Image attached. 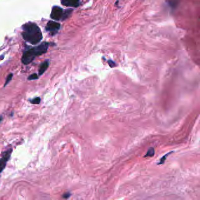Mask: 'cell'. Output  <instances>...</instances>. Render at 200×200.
I'll list each match as a JSON object with an SVG mask.
<instances>
[{"label": "cell", "instance_id": "cell-1", "mask_svg": "<svg viewBox=\"0 0 200 200\" xmlns=\"http://www.w3.org/2000/svg\"><path fill=\"white\" fill-rule=\"evenodd\" d=\"M22 36L23 39L32 45H35L42 41V34L39 26L33 22H28L22 26Z\"/></svg>", "mask_w": 200, "mask_h": 200}, {"label": "cell", "instance_id": "cell-2", "mask_svg": "<svg viewBox=\"0 0 200 200\" xmlns=\"http://www.w3.org/2000/svg\"><path fill=\"white\" fill-rule=\"evenodd\" d=\"M49 43L43 42L41 45L28 49L23 53L22 57V62L24 65H28L35 59L37 57L42 55L47 52Z\"/></svg>", "mask_w": 200, "mask_h": 200}, {"label": "cell", "instance_id": "cell-3", "mask_svg": "<svg viewBox=\"0 0 200 200\" xmlns=\"http://www.w3.org/2000/svg\"><path fill=\"white\" fill-rule=\"evenodd\" d=\"M12 152V149H9L7 151L3 153L2 155V157L0 158V174L2 171L5 169L7 163L10 158Z\"/></svg>", "mask_w": 200, "mask_h": 200}, {"label": "cell", "instance_id": "cell-4", "mask_svg": "<svg viewBox=\"0 0 200 200\" xmlns=\"http://www.w3.org/2000/svg\"><path fill=\"white\" fill-rule=\"evenodd\" d=\"M63 12L62 8L58 6H54L52 9V12L51 14V18L54 20H60L62 18L63 19Z\"/></svg>", "mask_w": 200, "mask_h": 200}, {"label": "cell", "instance_id": "cell-5", "mask_svg": "<svg viewBox=\"0 0 200 200\" xmlns=\"http://www.w3.org/2000/svg\"><path fill=\"white\" fill-rule=\"evenodd\" d=\"M60 27L61 25L58 22L50 21L48 22L45 29L47 31L49 32L52 35H54L56 33H57V32L60 29Z\"/></svg>", "mask_w": 200, "mask_h": 200}, {"label": "cell", "instance_id": "cell-6", "mask_svg": "<svg viewBox=\"0 0 200 200\" xmlns=\"http://www.w3.org/2000/svg\"><path fill=\"white\" fill-rule=\"evenodd\" d=\"M61 3L66 7H77L79 5V0H62Z\"/></svg>", "mask_w": 200, "mask_h": 200}, {"label": "cell", "instance_id": "cell-7", "mask_svg": "<svg viewBox=\"0 0 200 200\" xmlns=\"http://www.w3.org/2000/svg\"><path fill=\"white\" fill-rule=\"evenodd\" d=\"M49 65V62L48 60H47L42 63V64L40 65L39 69V76L44 74V72L47 70Z\"/></svg>", "mask_w": 200, "mask_h": 200}, {"label": "cell", "instance_id": "cell-8", "mask_svg": "<svg viewBox=\"0 0 200 200\" xmlns=\"http://www.w3.org/2000/svg\"><path fill=\"white\" fill-rule=\"evenodd\" d=\"M154 148H150L148 150V152L146 153V154L144 156V157H152L153 156H154Z\"/></svg>", "mask_w": 200, "mask_h": 200}, {"label": "cell", "instance_id": "cell-9", "mask_svg": "<svg viewBox=\"0 0 200 200\" xmlns=\"http://www.w3.org/2000/svg\"><path fill=\"white\" fill-rule=\"evenodd\" d=\"M30 102L32 104H34V105H38L41 102V98L39 97H37L35 98L34 99H32L31 100H30Z\"/></svg>", "mask_w": 200, "mask_h": 200}, {"label": "cell", "instance_id": "cell-10", "mask_svg": "<svg viewBox=\"0 0 200 200\" xmlns=\"http://www.w3.org/2000/svg\"><path fill=\"white\" fill-rule=\"evenodd\" d=\"M12 77H13V74H9L8 75V76L6 78L5 84H4V87H5L7 84H8L10 82L11 80L12 79Z\"/></svg>", "mask_w": 200, "mask_h": 200}, {"label": "cell", "instance_id": "cell-11", "mask_svg": "<svg viewBox=\"0 0 200 200\" xmlns=\"http://www.w3.org/2000/svg\"><path fill=\"white\" fill-rule=\"evenodd\" d=\"M38 79V75L37 74H33L31 75L28 78V79L29 80H37Z\"/></svg>", "mask_w": 200, "mask_h": 200}, {"label": "cell", "instance_id": "cell-12", "mask_svg": "<svg viewBox=\"0 0 200 200\" xmlns=\"http://www.w3.org/2000/svg\"><path fill=\"white\" fill-rule=\"evenodd\" d=\"M172 152H170V153H168V154H167L164 155L163 157L162 158L160 159V163L157 164H162L164 163V161H165V160H166V157H168V156H169V155H170V154L171 153H172Z\"/></svg>", "mask_w": 200, "mask_h": 200}, {"label": "cell", "instance_id": "cell-13", "mask_svg": "<svg viewBox=\"0 0 200 200\" xmlns=\"http://www.w3.org/2000/svg\"><path fill=\"white\" fill-rule=\"evenodd\" d=\"M70 195H71V194H70V193L68 192V193H65V194H63L62 197H63V198L67 199V198H69V197H70Z\"/></svg>", "mask_w": 200, "mask_h": 200}, {"label": "cell", "instance_id": "cell-14", "mask_svg": "<svg viewBox=\"0 0 200 200\" xmlns=\"http://www.w3.org/2000/svg\"><path fill=\"white\" fill-rule=\"evenodd\" d=\"M2 119H3V117H2V116H0V123L2 121Z\"/></svg>", "mask_w": 200, "mask_h": 200}]
</instances>
